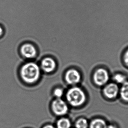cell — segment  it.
<instances>
[{"label":"cell","instance_id":"cell-4","mask_svg":"<svg viewBox=\"0 0 128 128\" xmlns=\"http://www.w3.org/2000/svg\"><path fill=\"white\" fill-rule=\"evenodd\" d=\"M94 80L95 83L99 86L106 84L109 80V74L106 69L99 68L94 74Z\"/></svg>","mask_w":128,"mask_h":128},{"label":"cell","instance_id":"cell-6","mask_svg":"<svg viewBox=\"0 0 128 128\" xmlns=\"http://www.w3.org/2000/svg\"><path fill=\"white\" fill-rule=\"evenodd\" d=\"M40 66L43 71L47 73L53 72L56 67V62L53 57H45L40 61Z\"/></svg>","mask_w":128,"mask_h":128},{"label":"cell","instance_id":"cell-13","mask_svg":"<svg viewBox=\"0 0 128 128\" xmlns=\"http://www.w3.org/2000/svg\"><path fill=\"white\" fill-rule=\"evenodd\" d=\"M75 126L76 128H88V122L84 118H80L76 121L75 124Z\"/></svg>","mask_w":128,"mask_h":128},{"label":"cell","instance_id":"cell-9","mask_svg":"<svg viewBox=\"0 0 128 128\" xmlns=\"http://www.w3.org/2000/svg\"><path fill=\"white\" fill-rule=\"evenodd\" d=\"M107 125L105 121L102 119L94 120L90 124V128H107Z\"/></svg>","mask_w":128,"mask_h":128},{"label":"cell","instance_id":"cell-3","mask_svg":"<svg viewBox=\"0 0 128 128\" xmlns=\"http://www.w3.org/2000/svg\"><path fill=\"white\" fill-rule=\"evenodd\" d=\"M20 51L21 55L25 59H35L38 54L36 46L30 42H26L23 44L21 46Z\"/></svg>","mask_w":128,"mask_h":128},{"label":"cell","instance_id":"cell-7","mask_svg":"<svg viewBox=\"0 0 128 128\" xmlns=\"http://www.w3.org/2000/svg\"><path fill=\"white\" fill-rule=\"evenodd\" d=\"M81 79L80 73L76 69H72L68 70L65 75V79L68 83L74 85L78 83Z\"/></svg>","mask_w":128,"mask_h":128},{"label":"cell","instance_id":"cell-18","mask_svg":"<svg viewBox=\"0 0 128 128\" xmlns=\"http://www.w3.org/2000/svg\"><path fill=\"white\" fill-rule=\"evenodd\" d=\"M2 33H3V30L2 27L0 26V36L2 34Z\"/></svg>","mask_w":128,"mask_h":128},{"label":"cell","instance_id":"cell-2","mask_svg":"<svg viewBox=\"0 0 128 128\" xmlns=\"http://www.w3.org/2000/svg\"><path fill=\"white\" fill-rule=\"evenodd\" d=\"M66 96L68 102L74 107L81 105L84 103L86 100L84 93L78 87H73L70 89Z\"/></svg>","mask_w":128,"mask_h":128},{"label":"cell","instance_id":"cell-11","mask_svg":"<svg viewBox=\"0 0 128 128\" xmlns=\"http://www.w3.org/2000/svg\"><path fill=\"white\" fill-rule=\"evenodd\" d=\"M70 121L66 118H62L59 120L57 122V128H70Z\"/></svg>","mask_w":128,"mask_h":128},{"label":"cell","instance_id":"cell-1","mask_svg":"<svg viewBox=\"0 0 128 128\" xmlns=\"http://www.w3.org/2000/svg\"><path fill=\"white\" fill-rule=\"evenodd\" d=\"M20 75L23 81L27 83H33L40 78V70L36 63L29 62L23 65L20 70Z\"/></svg>","mask_w":128,"mask_h":128},{"label":"cell","instance_id":"cell-12","mask_svg":"<svg viewBox=\"0 0 128 128\" xmlns=\"http://www.w3.org/2000/svg\"><path fill=\"white\" fill-rule=\"evenodd\" d=\"M114 81L117 83L123 84L126 82V77L124 75L120 73L116 74L114 75L113 77Z\"/></svg>","mask_w":128,"mask_h":128},{"label":"cell","instance_id":"cell-16","mask_svg":"<svg viewBox=\"0 0 128 128\" xmlns=\"http://www.w3.org/2000/svg\"><path fill=\"white\" fill-rule=\"evenodd\" d=\"M43 128H55L54 126L52 125H47L46 126L44 127Z\"/></svg>","mask_w":128,"mask_h":128},{"label":"cell","instance_id":"cell-15","mask_svg":"<svg viewBox=\"0 0 128 128\" xmlns=\"http://www.w3.org/2000/svg\"><path fill=\"white\" fill-rule=\"evenodd\" d=\"M124 61L125 64L128 66V50L125 53L124 56Z\"/></svg>","mask_w":128,"mask_h":128},{"label":"cell","instance_id":"cell-10","mask_svg":"<svg viewBox=\"0 0 128 128\" xmlns=\"http://www.w3.org/2000/svg\"><path fill=\"white\" fill-rule=\"evenodd\" d=\"M120 93L122 99L126 101H128V81L122 84Z\"/></svg>","mask_w":128,"mask_h":128},{"label":"cell","instance_id":"cell-14","mask_svg":"<svg viewBox=\"0 0 128 128\" xmlns=\"http://www.w3.org/2000/svg\"><path fill=\"white\" fill-rule=\"evenodd\" d=\"M54 94L56 97H57L58 98H60L64 94V92L62 89L60 88H57L54 91Z\"/></svg>","mask_w":128,"mask_h":128},{"label":"cell","instance_id":"cell-5","mask_svg":"<svg viewBox=\"0 0 128 128\" xmlns=\"http://www.w3.org/2000/svg\"><path fill=\"white\" fill-rule=\"evenodd\" d=\"M52 109L54 113L58 115H63L68 112V108L66 102L60 98L54 100L52 103Z\"/></svg>","mask_w":128,"mask_h":128},{"label":"cell","instance_id":"cell-8","mask_svg":"<svg viewBox=\"0 0 128 128\" xmlns=\"http://www.w3.org/2000/svg\"><path fill=\"white\" fill-rule=\"evenodd\" d=\"M119 88L114 83H110L104 88V93L106 97L110 99L114 98L118 95Z\"/></svg>","mask_w":128,"mask_h":128},{"label":"cell","instance_id":"cell-17","mask_svg":"<svg viewBox=\"0 0 128 128\" xmlns=\"http://www.w3.org/2000/svg\"><path fill=\"white\" fill-rule=\"evenodd\" d=\"M107 128H116V127L114 125H107Z\"/></svg>","mask_w":128,"mask_h":128}]
</instances>
